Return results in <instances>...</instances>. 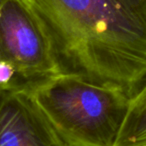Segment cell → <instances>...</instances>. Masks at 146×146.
Returning a JSON list of instances; mask_svg holds the SVG:
<instances>
[{
	"instance_id": "1",
	"label": "cell",
	"mask_w": 146,
	"mask_h": 146,
	"mask_svg": "<svg viewBox=\"0 0 146 146\" xmlns=\"http://www.w3.org/2000/svg\"><path fill=\"white\" fill-rule=\"evenodd\" d=\"M60 72L130 98L146 81V0H31Z\"/></svg>"
},
{
	"instance_id": "2",
	"label": "cell",
	"mask_w": 146,
	"mask_h": 146,
	"mask_svg": "<svg viewBox=\"0 0 146 146\" xmlns=\"http://www.w3.org/2000/svg\"><path fill=\"white\" fill-rule=\"evenodd\" d=\"M28 93L68 146H115L130 100L118 89L63 73Z\"/></svg>"
},
{
	"instance_id": "3",
	"label": "cell",
	"mask_w": 146,
	"mask_h": 146,
	"mask_svg": "<svg viewBox=\"0 0 146 146\" xmlns=\"http://www.w3.org/2000/svg\"><path fill=\"white\" fill-rule=\"evenodd\" d=\"M0 59L18 71L30 90L61 74L48 36L23 0L0 1Z\"/></svg>"
},
{
	"instance_id": "4",
	"label": "cell",
	"mask_w": 146,
	"mask_h": 146,
	"mask_svg": "<svg viewBox=\"0 0 146 146\" xmlns=\"http://www.w3.org/2000/svg\"><path fill=\"white\" fill-rule=\"evenodd\" d=\"M0 146H68L28 92H0Z\"/></svg>"
},
{
	"instance_id": "5",
	"label": "cell",
	"mask_w": 146,
	"mask_h": 146,
	"mask_svg": "<svg viewBox=\"0 0 146 146\" xmlns=\"http://www.w3.org/2000/svg\"><path fill=\"white\" fill-rule=\"evenodd\" d=\"M115 146H146V81L130 98Z\"/></svg>"
},
{
	"instance_id": "6",
	"label": "cell",
	"mask_w": 146,
	"mask_h": 146,
	"mask_svg": "<svg viewBox=\"0 0 146 146\" xmlns=\"http://www.w3.org/2000/svg\"><path fill=\"white\" fill-rule=\"evenodd\" d=\"M23 1H24L25 3H27V4H29V3H30L31 0H23Z\"/></svg>"
},
{
	"instance_id": "7",
	"label": "cell",
	"mask_w": 146,
	"mask_h": 146,
	"mask_svg": "<svg viewBox=\"0 0 146 146\" xmlns=\"http://www.w3.org/2000/svg\"><path fill=\"white\" fill-rule=\"evenodd\" d=\"M0 1H1V0H0Z\"/></svg>"
}]
</instances>
